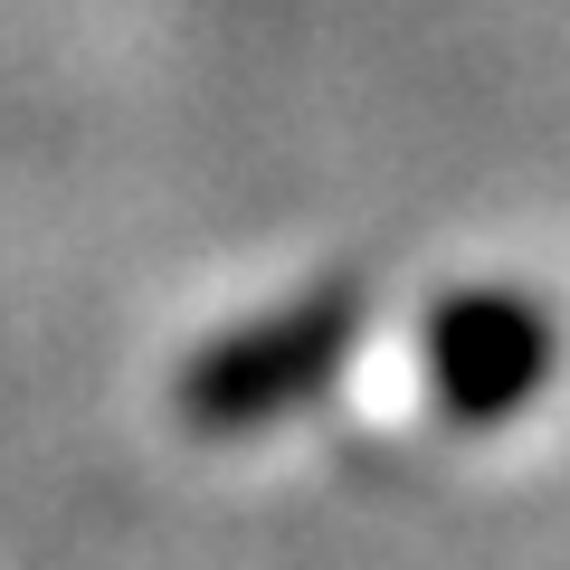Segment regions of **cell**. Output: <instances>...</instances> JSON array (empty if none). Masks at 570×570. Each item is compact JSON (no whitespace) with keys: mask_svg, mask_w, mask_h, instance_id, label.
I'll list each match as a JSON object with an SVG mask.
<instances>
[{"mask_svg":"<svg viewBox=\"0 0 570 570\" xmlns=\"http://www.w3.org/2000/svg\"><path fill=\"white\" fill-rule=\"evenodd\" d=\"M362 324H371V285L362 276L305 285L295 305L247 314L209 352H190L171 371V419L190 438H257V428L295 419L305 400H324L343 381L352 352H362Z\"/></svg>","mask_w":570,"mask_h":570,"instance_id":"cell-1","label":"cell"},{"mask_svg":"<svg viewBox=\"0 0 570 570\" xmlns=\"http://www.w3.org/2000/svg\"><path fill=\"white\" fill-rule=\"evenodd\" d=\"M419 362H428V400L456 428H504L561 371V324L542 295L523 285H456L438 295L419 324Z\"/></svg>","mask_w":570,"mask_h":570,"instance_id":"cell-2","label":"cell"}]
</instances>
